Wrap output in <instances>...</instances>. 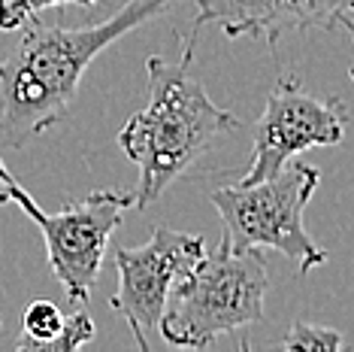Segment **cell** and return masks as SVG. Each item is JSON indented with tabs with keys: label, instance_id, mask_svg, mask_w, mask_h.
<instances>
[{
	"label": "cell",
	"instance_id": "obj_7",
	"mask_svg": "<svg viewBox=\"0 0 354 352\" xmlns=\"http://www.w3.org/2000/svg\"><path fill=\"white\" fill-rule=\"evenodd\" d=\"M206 252L200 234H182L158 225L142 246L115 249L118 289L112 294V310L124 316L133 331L136 346L149 349V331H158V319L167 307L173 285L191 274V267Z\"/></svg>",
	"mask_w": 354,
	"mask_h": 352
},
{
	"label": "cell",
	"instance_id": "obj_11",
	"mask_svg": "<svg viewBox=\"0 0 354 352\" xmlns=\"http://www.w3.org/2000/svg\"><path fill=\"white\" fill-rule=\"evenodd\" d=\"M97 0H0V30L25 28L43 10L52 6H94Z\"/></svg>",
	"mask_w": 354,
	"mask_h": 352
},
{
	"label": "cell",
	"instance_id": "obj_1",
	"mask_svg": "<svg viewBox=\"0 0 354 352\" xmlns=\"http://www.w3.org/2000/svg\"><path fill=\"white\" fill-rule=\"evenodd\" d=\"M173 0H127L85 28L30 19L21 43L0 61V149H21L70 113L82 76L103 49L164 15Z\"/></svg>",
	"mask_w": 354,
	"mask_h": 352
},
{
	"label": "cell",
	"instance_id": "obj_10",
	"mask_svg": "<svg viewBox=\"0 0 354 352\" xmlns=\"http://www.w3.org/2000/svg\"><path fill=\"white\" fill-rule=\"evenodd\" d=\"M281 349H303V352H339L345 349V337L336 328L312 325V322H294L291 331L281 337Z\"/></svg>",
	"mask_w": 354,
	"mask_h": 352
},
{
	"label": "cell",
	"instance_id": "obj_13",
	"mask_svg": "<svg viewBox=\"0 0 354 352\" xmlns=\"http://www.w3.org/2000/svg\"><path fill=\"white\" fill-rule=\"evenodd\" d=\"M10 204V197H6V188H3V179H0V206Z\"/></svg>",
	"mask_w": 354,
	"mask_h": 352
},
{
	"label": "cell",
	"instance_id": "obj_3",
	"mask_svg": "<svg viewBox=\"0 0 354 352\" xmlns=\"http://www.w3.org/2000/svg\"><path fill=\"white\" fill-rule=\"evenodd\" d=\"M270 267L261 249H233L227 240L203 252L173 285L158 331L176 349H206L224 334L263 319Z\"/></svg>",
	"mask_w": 354,
	"mask_h": 352
},
{
	"label": "cell",
	"instance_id": "obj_6",
	"mask_svg": "<svg viewBox=\"0 0 354 352\" xmlns=\"http://www.w3.org/2000/svg\"><path fill=\"white\" fill-rule=\"evenodd\" d=\"M348 109L339 98L306 91L297 76H285L267 94L252 134V164L236 186H254L276 176L288 161L315 146H336L345 137Z\"/></svg>",
	"mask_w": 354,
	"mask_h": 352
},
{
	"label": "cell",
	"instance_id": "obj_9",
	"mask_svg": "<svg viewBox=\"0 0 354 352\" xmlns=\"http://www.w3.org/2000/svg\"><path fill=\"white\" fill-rule=\"evenodd\" d=\"M64 316L58 310V303L52 301H30V307L25 310V331L15 340V349L21 352H52L55 340L64 331Z\"/></svg>",
	"mask_w": 354,
	"mask_h": 352
},
{
	"label": "cell",
	"instance_id": "obj_2",
	"mask_svg": "<svg viewBox=\"0 0 354 352\" xmlns=\"http://www.w3.org/2000/svg\"><path fill=\"white\" fill-rule=\"evenodd\" d=\"M194 39H188L179 64H167L158 55L146 61L149 100L118 134V146L140 170L133 191L136 210H149L212 149L215 140L243 127L236 116L221 109L191 76Z\"/></svg>",
	"mask_w": 354,
	"mask_h": 352
},
{
	"label": "cell",
	"instance_id": "obj_4",
	"mask_svg": "<svg viewBox=\"0 0 354 352\" xmlns=\"http://www.w3.org/2000/svg\"><path fill=\"white\" fill-rule=\"evenodd\" d=\"M321 182V170L306 161H288L276 176L254 186H224L209 201L224 222V240L233 249H276L297 267H321L327 252L303 225L306 204Z\"/></svg>",
	"mask_w": 354,
	"mask_h": 352
},
{
	"label": "cell",
	"instance_id": "obj_5",
	"mask_svg": "<svg viewBox=\"0 0 354 352\" xmlns=\"http://www.w3.org/2000/svg\"><path fill=\"white\" fill-rule=\"evenodd\" d=\"M0 179H3L6 197L19 204L43 231L46 255L61 289L73 303H85L97 285L109 237L122 228L124 213L133 210V191L97 188L85 201L64 206L61 213H46L6 170L3 161H0Z\"/></svg>",
	"mask_w": 354,
	"mask_h": 352
},
{
	"label": "cell",
	"instance_id": "obj_12",
	"mask_svg": "<svg viewBox=\"0 0 354 352\" xmlns=\"http://www.w3.org/2000/svg\"><path fill=\"white\" fill-rule=\"evenodd\" d=\"M339 25H342L345 30H348L351 39H354V21H351V15H342V19H339ZM348 76H351V82H354V67L348 70Z\"/></svg>",
	"mask_w": 354,
	"mask_h": 352
},
{
	"label": "cell",
	"instance_id": "obj_8",
	"mask_svg": "<svg viewBox=\"0 0 354 352\" xmlns=\"http://www.w3.org/2000/svg\"><path fill=\"white\" fill-rule=\"evenodd\" d=\"M197 19L191 37L203 25H218L224 37H261L279 43L300 30H330L354 12V0H194Z\"/></svg>",
	"mask_w": 354,
	"mask_h": 352
}]
</instances>
